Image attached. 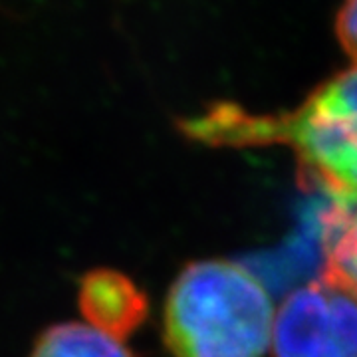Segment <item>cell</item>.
<instances>
[{"instance_id": "6da1fadb", "label": "cell", "mask_w": 357, "mask_h": 357, "mask_svg": "<svg viewBox=\"0 0 357 357\" xmlns=\"http://www.w3.org/2000/svg\"><path fill=\"white\" fill-rule=\"evenodd\" d=\"M187 137L215 147L288 145L307 178L335 199L357 201V68L337 74L292 112L255 115L218 103L181 123Z\"/></svg>"}, {"instance_id": "7a4b0ae2", "label": "cell", "mask_w": 357, "mask_h": 357, "mask_svg": "<svg viewBox=\"0 0 357 357\" xmlns=\"http://www.w3.org/2000/svg\"><path fill=\"white\" fill-rule=\"evenodd\" d=\"M272 326L266 286L230 260L191 262L167 294L163 340L173 357H262Z\"/></svg>"}, {"instance_id": "3957f363", "label": "cell", "mask_w": 357, "mask_h": 357, "mask_svg": "<svg viewBox=\"0 0 357 357\" xmlns=\"http://www.w3.org/2000/svg\"><path fill=\"white\" fill-rule=\"evenodd\" d=\"M274 357H357V298L328 280L294 290L274 314Z\"/></svg>"}, {"instance_id": "277c9868", "label": "cell", "mask_w": 357, "mask_h": 357, "mask_svg": "<svg viewBox=\"0 0 357 357\" xmlns=\"http://www.w3.org/2000/svg\"><path fill=\"white\" fill-rule=\"evenodd\" d=\"M77 306L93 330L128 340L149 316V298L131 276L114 268H93L77 286Z\"/></svg>"}, {"instance_id": "5b68a950", "label": "cell", "mask_w": 357, "mask_h": 357, "mask_svg": "<svg viewBox=\"0 0 357 357\" xmlns=\"http://www.w3.org/2000/svg\"><path fill=\"white\" fill-rule=\"evenodd\" d=\"M357 298V201L335 204L326 232V278Z\"/></svg>"}, {"instance_id": "8992f818", "label": "cell", "mask_w": 357, "mask_h": 357, "mask_svg": "<svg viewBox=\"0 0 357 357\" xmlns=\"http://www.w3.org/2000/svg\"><path fill=\"white\" fill-rule=\"evenodd\" d=\"M30 357H135L123 342L88 324H56L40 333Z\"/></svg>"}, {"instance_id": "52a82bcc", "label": "cell", "mask_w": 357, "mask_h": 357, "mask_svg": "<svg viewBox=\"0 0 357 357\" xmlns=\"http://www.w3.org/2000/svg\"><path fill=\"white\" fill-rule=\"evenodd\" d=\"M337 32L344 50L354 58L357 68V0H345L337 20Z\"/></svg>"}]
</instances>
